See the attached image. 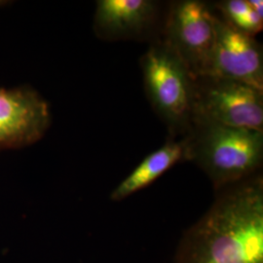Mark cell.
Returning <instances> with one entry per match:
<instances>
[{"mask_svg":"<svg viewBox=\"0 0 263 263\" xmlns=\"http://www.w3.org/2000/svg\"><path fill=\"white\" fill-rule=\"evenodd\" d=\"M213 206L182 236L175 263H263V179L217 191Z\"/></svg>","mask_w":263,"mask_h":263,"instance_id":"cell-1","label":"cell"},{"mask_svg":"<svg viewBox=\"0 0 263 263\" xmlns=\"http://www.w3.org/2000/svg\"><path fill=\"white\" fill-rule=\"evenodd\" d=\"M186 160L211 179L216 191L257 174L263 159V132L195 120L185 137Z\"/></svg>","mask_w":263,"mask_h":263,"instance_id":"cell-2","label":"cell"},{"mask_svg":"<svg viewBox=\"0 0 263 263\" xmlns=\"http://www.w3.org/2000/svg\"><path fill=\"white\" fill-rule=\"evenodd\" d=\"M145 92L152 107L176 137L191 131L195 116V79L162 41L141 57Z\"/></svg>","mask_w":263,"mask_h":263,"instance_id":"cell-3","label":"cell"},{"mask_svg":"<svg viewBox=\"0 0 263 263\" xmlns=\"http://www.w3.org/2000/svg\"><path fill=\"white\" fill-rule=\"evenodd\" d=\"M216 18L204 1L180 0L171 5L162 42L194 79L207 76L216 41Z\"/></svg>","mask_w":263,"mask_h":263,"instance_id":"cell-4","label":"cell"},{"mask_svg":"<svg viewBox=\"0 0 263 263\" xmlns=\"http://www.w3.org/2000/svg\"><path fill=\"white\" fill-rule=\"evenodd\" d=\"M195 120L263 132V91L230 79H195Z\"/></svg>","mask_w":263,"mask_h":263,"instance_id":"cell-5","label":"cell"},{"mask_svg":"<svg viewBox=\"0 0 263 263\" xmlns=\"http://www.w3.org/2000/svg\"><path fill=\"white\" fill-rule=\"evenodd\" d=\"M50 124V106L36 91L0 88V151L33 144Z\"/></svg>","mask_w":263,"mask_h":263,"instance_id":"cell-6","label":"cell"},{"mask_svg":"<svg viewBox=\"0 0 263 263\" xmlns=\"http://www.w3.org/2000/svg\"><path fill=\"white\" fill-rule=\"evenodd\" d=\"M206 76L234 80L263 91L261 45L216 16V41Z\"/></svg>","mask_w":263,"mask_h":263,"instance_id":"cell-7","label":"cell"},{"mask_svg":"<svg viewBox=\"0 0 263 263\" xmlns=\"http://www.w3.org/2000/svg\"><path fill=\"white\" fill-rule=\"evenodd\" d=\"M158 4L151 0H99L94 30L104 40H127L143 35L154 25Z\"/></svg>","mask_w":263,"mask_h":263,"instance_id":"cell-8","label":"cell"},{"mask_svg":"<svg viewBox=\"0 0 263 263\" xmlns=\"http://www.w3.org/2000/svg\"><path fill=\"white\" fill-rule=\"evenodd\" d=\"M186 160L185 138L171 139L159 149L153 151L141 161L131 174L113 189L110 200L120 202L143 188L149 186L168 170Z\"/></svg>","mask_w":263,"mask_h":263,"instance_id":"cell-9","label":"cell"},{"mask_svg":"<svg viewBox=\"0 0 263 263\" xmlns=\"http://www.w3.org/2000/svg\"><path fill=\"white\" fill-rule=\"evenodd\" d=\"M222 19L236 29L254 36L263 28V17L257 14L248 0H224L217 2Z\"/></svg>","mask_w":263,"mask_h":263,"instance_id":"cell-10","label":"cell"},{"mask_svg":"<svg viewBox=\"0 0 263 263\" xmlns=\"http://www.w3.org/2000/svg\"><path fill=\"white\" fill-rule=\"evenodd\" d=\"M250 5L253 7V9L263 17V1L259 0H248Z\"/></svg>","mask_w":263,"mask_h":263,"instance_id":"cell-11","label":"cell"}]
</instances>
